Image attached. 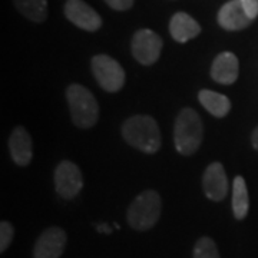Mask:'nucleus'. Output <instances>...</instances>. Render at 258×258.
<instances>
[{"instance_id":"nucleus-12","label":"nucleus","mask_w":258,"mask_h":258,"mask_svg":"<svg viewBox=\"0 0 258 258\" xmlns=\"http://www.w3.org/2000/svg\"><path fill=\"white\" fill-rule=\"evenodd\" d=\"M252 22V19L244 10L241 0H231L225 3L218 12V23L225 30H242Z\"/></svg>"},{"instance_id":"nucleus-3","label":"nucleus","mask_w":258,"mask_h":258,"mask_svg":"<svg viewBox=\"0 0 258 258\" xmlns=\"http://www.w3.org/2000/svg\"><path fill=\"white\" fill-rule=\"evenodd\" d=\"M66 99L72 122L78 128H92L99 119V105L93 93L79 83H72L66 89Z\"/></svg>"},{"instance_id":"nucleus-7","label":"nucleus","mask_w":258,"mask_h":258,"mask_svg":"<svg viewBox=\"0 0 258 258\" xmlns=\"http://www.w3.org/2000/svg\"><path fill=\"white\" fill-rule=\"evenodd\" d=\"M53 181L56 192L63 200H72L78 197L83 188L82 171L71 161H62L56 166Z\"/></svg>"},{"instance_id":"nucleus-14","label":"nucleus","mask_w":258,"mask_h":258,"mask_svg":"<svg viewBox=\"0 0 258 258\" xmlns=\"http://www.w3.org/2000/svg\"><path fill=\"white\" fill-rule=\"evenodd\" d=\"M169 32L174 40L179 43H185L201 33V26L188 13L178 12L169 22Z\"/></svg>"},{"instance_id":"nucleus-9","label":"nucleus","mask_w":258,"mask_h":258,"mask_svg":"<svg viewBox=\"0 0 258 258\" xmlns=\"http://www.w3.org/2000/svg\"><path fill=\"white\" fill-rule=\"evenodd\" d=\"M66 247V232L59 227H50L37 238L33 258H59Z\"/></svg>"},{"instance_id":"nucleus-19","label":"nucleus","mask_w":258,"mask_h":258,"mask_svg":"<svg viewBox=\"0 0 258 258\" xmlns=\"http://www.w3.org/2000/svg\"><path fill=\"white\" fill-rule=\"evenodd\" d=\"M15 230L12 227V224L8 221H2L0 224V252H5L9 248V245L13 241Z\"/></svg>"},{"instance_id":"nucleus-10","label":"nucleus","mask_w":258,"mask_h":258,"mask_svg":"<svg viewBox=\"0 0 258 258\" xmlns=\"http://www.w3.org/2000/svg\"><path fill=\"white\" fill-rule=\"evenodd\" d=\"M204 192L211 201H222L228 194V178L221 162H212L207 166L203 176Z\"/></svg>"},{"instance_id":"nucleus-11","label":"nucleus","mask_w":258,"mask_h":258,"mask_svg":"<svg viewBox=\"0 0 258 258\" xmlns=\"http://www.w3.org/2000/svg\"><path fill=\"white\" fill-rule=\"evenodd\" d=\"M10 157L19 166H26L33 158V144L32 137L26 128L18 126L13 129L9 138Z\"/></svg>"},{"instance_id":"nucleus-8","label":"nucleus","mask_w":258,"mask_h":258,"mask_svg":"<svg viewBox=\"0 0 258 258\" xmlns=\"http://www.w3.org/2000/svg\"><path fill=\"white\" fill-rule=\"evenodd\" d=\"M64 16L75 26L86 32H96L102 26L101 16L83 0H68L64 3Z\"/></svg>"},{"instance_id":"nucleus-22","label":"nucleus","mask_w":258,"mask_h":258,"mask_svg":"<svg viewBox=\"0 0 258 258\" xmlns=\"http://www.w3.org/2000/svg\"><path fill=\"white\" fill-rule=\"evenodd\" d=\"M251 144H252L254 149H257L258 151V126L252 131V135H251Z\"/></svg>"},{"instance_id":"nucleus-15","label":"nucleus","mask_w":258,"mask_h":258,"mask_svg":"<svg viewBox=\"0 0 258 258\" xmlns=\"http://www.w3.org/2000/svg\"><path fill=\"white\" fill-rule=\"evenodd\" d=\"M198 99L204 108L217 118H224L231 111L230 99L225 95L215 92V91L204 89L198 93Z\"/></svg>"},{"instance_id":"nucleus-20","label":"nucleus","mask_w":258,"mask_h":258,"mask_svg":"<svg viewBox=\"0 0 258 258\" xmlns=\"http://www.w3.org/2000/svg\"><path fill=\"white\" fill-rule=\"evenodd\" d=\"M105 3L112 9L123 12V10H128L132 8L134 0H105Z\"/></svg>"},{"instance_id":"nucleus-18","label":"nucleus","mask_w":258,"mask_h":258,"mask_svg":"<svg viewBox=\"0 0 258 258\" xmlns=\"http://www.w3.org/2000/svg\"><path fill=\"white\" fill-rule=\"evenodd\" d=\"M192 255L194 258H220V252L215 241L210 237H201L195 242Z\"/></svg>"},{"instance_id":"nucleus-17","label":"nucleus","mask_w":258,"mask_h":258,"mask_svg":"<svg viewBox=\"0 0 258 258\" xmlns=\"http://www.w3.org/2000/svg\"><path fill=\"white\" fill-rule=\"evenodd\" d=\"M16 9L35 23H43L47 18V0H13Z\"/></svg>"},{"instance_id":"nucleus-4","label":"nucleus","mask_w":258,"mask_h":258,"mask_svg":"<svg viewBox=\"0 0 258 258\" xmlns=\"http://www.w3.org/2000/svg\"><path fill=\"white\" fill-rule=\"evenodd\" d=\"M162 210V200L154 189L141 192L131 203L126 212V220L131 228L137 231L151 230L159 220Z\"/></svg>"},{"instance_id":"nucleus-5","label":"nucleus","mask_w":258,"mask_h":258,"mask_svg":"<svg viewBox=\"0 0 258 258\" xmlns=\"http://www.w3.org/2000/svg\"><path fill=\"white\" fill-rule=\"evenodd\" d=\"M92 72L95 79L106 92H118L125 85V71L120 63L108 55L92 57Z\"/></svg>"},{"instance_id":"nucleus-21","label":"nucleus","mask_w":258,"mask_h":258,"mask_svg":"<svg viewBox=\"0 0 258 258\" xmlns=\"http://www.w3.org/2000/svg\"><path fill=\"white\" fill-rule=\"evenodd\" d=\"M241 5L244 10L247 12L249 18L254 19L258 16V0H241Z\"/></svg>"},{"instance_id":"nucleus-1","label":"nucleus","mask_w":258,"mask_h":258,"mask_svg":"<svg viewBox=\"0 0 258 258\" xmlns=\"http://www.w3.org/2000/svg\"><path fill=\"white\" fill-rule=\"evenodd\" d=\"M122 137L131 147L145 154H155L162 145L157 120L148 115H135L125 120L122 125Z\"/></svg>"},{"instance_id":"nucleus-23","label":"nucleus","mask_w":258,"mask_h":258,"mask_svg":"<svg viewBox=\"0 0 258 258\" xmlns=\"http://www.w3.org/2000/svg\"><path fill=\"white\" fill-rule=\"evenodd\" d=\"M98 230L102 231V232H111V228H108V225H99Z\"/></svg>"},{"instance_id":"nucleus-2","label":"nucleus","mask_w":258,"mask_h":258,"mask_svg":"<svg viewBox=\"0 0 258 258\" xmlns=\"http://www.w3.org/2000/svg\"><path fill=\"white\" fill-rule=\"evenodd\" d=\"M204 126L201 116L192 108H184L174 125V144L178 154L194 155L203 144Z\"/></svg>"},{"instance_id":"nucleus-13","label":"nucleus","mask_w":258,"mask_h":258,"mask_svg":"<svg viewBox=\"0 0 258 258\" xmlns=\"http://www.w3.org/2000/svg\"><path fill=\"white\" fill-rule=\"evenodd\" d=\"M240 63L238 57L231 52H222L215 57L211 68V76L215 82L232 85L238 79Z\"/></svg>"},{"instance_id":"nucleus-16","label":"nucleus","mask_w":258,"mask_h":258,"mask_svg":"<svg viewBox=\"0 0 258 258\" xmlns=\"http://www.w3.org/2000/svg\"><path fill=\"white\" fill-rule=\"evenodd\" d=\"M249 210V197L247 184L241 175L234 178L232 182V212L237 220H244Z\"/></svg>"},{"instance_id":"nucleus-6","label":"nucleus","mask_w":258,"mask_h":258,"mask_svg":"<svg viewBox=\"0 0 258 258\" xmlns=\"http://www.w3.org/2000/svg\"><path fill=\"white\" fill-rule=\"evenodd\" d=\"M162 45H164L162 37L154 30L141 29L132 37L131 49H132V55L139 63L149 66L159 59Z\"/></svg>"}]
</instances>
